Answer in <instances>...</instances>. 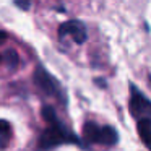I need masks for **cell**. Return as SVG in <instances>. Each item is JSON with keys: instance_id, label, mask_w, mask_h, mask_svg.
Segmentation results:
<instances>
[{"instance_id": "obj_5", "label": "cell", "mask_w": 151, "mask_h": 151, "mask_svg": "<svg viewBox=\"0 0 151 151\" xmlns=\"http://www.w3.org/2000/svg\"><path fill=\"white\" fill-rule=\"evenodd\" d=\"M65 36H70L76 44H83L88 39V33H86V26L80 20H68L65 23L60 24L59 28V37L63 39Z\"/></svg>"}, {"instance_id": "obj_2", "label": "cell", "mask_w": 151, "mask_h": 151, "mask_svg": "<svg viewBox=\"0 0 151 151\" xmlns=\"http://www.w3.org/2000/svg\"><path fill=\"white\" fill-rule=\"evenodd\" d=\"M83 135L89 143H98V145H106V146H112L119 141V133L114 127L111 125H98L96 122H86L83 127Z\"/></svg>"}, {"instance_id": "obj_6", "label": "cell", "mask_w": 151, "mask_h": 151, "mask_svg": "<svg viewBox=\"0 0 151 151\" xmlns=\"http://www.w3.org/2000/svg\"><path fill=\"white\" fill-rule=\"evenodd\" d=\"M138 133L140 138L148 148L151 145V119H140L138 120Z\"/></svg>"}, {"instance_id": "obj_3", "label": "cell", "mask_w": 151, "mask_h": 151, "mask_svg": "<svg viewBox=\"0 0 151 151\" xmlns=\"http://www.w3.org/2000/svg\"><path fill=\"white\" fill-rule=\"evenodd\" d=\"M34 83L36 86L47 96H57V98L62 99V102H65V98H63V91L60 88L59 81L47 72L44 67H37L36 72H34Z\"/></svg>"}, {"instance_id": "obj_13", "label": "cell", "mask_w": 151, "mask_h": 151, "mask_svg": "<svg viewBox=\"0 0 151 151\" xmlns=\"http://www.w3.org/2000/svg\"><path fill=\"white\" fill-rule=\"evenodd\" d=\"M150 150H151V145H150Z\"/></svg>"}, {"instance_id": "obj_1", "label": "cell", "mask_w": 151, "mask_h": 151, "mask_svg": "<svg viewBox=\"0 0 151 151\" xmlns=\"http://www.w3.org/2000/svg\"><path fill=\"white\" fill-rule=\"evenodd\" d=\"M62 143H78V138L68 132V128L62 124V122H57L54 125H49L46 130L41 133L39 141H37V146L41 150H52V148L59 146Z\"/></svg>"}, {"instance_id": "obj_12", "label": "cell", "mask_w": 151, "mask_h": 151, "mask_svg": "<svg viewBox=\"0 0 151 151\" xmlns=\"http://www.w3.org/2000/svg\"><path fill=\"white\" fill-rule=\"evenodd\" d=\"M0 62H2V57H0Z\"/></svg>"}, {"instance_id": "obj_4", "label": "cell", "mask_w": 151, "mask_h": 151, "mask_svg": "<svg viewBox=\"0 0 151 151\" xmlns=\"http://www.w3.org/2000/svg\"><path fill=\"white\" fill-rule=\"evenodd\" d=\"M130 102H128V107H130V114L133 117L140 119H151V101L140 91L138 88H135L133 85L130 86Z\"/></svg>"}, {"instance_id": "obj_9", "label": "cell", "mask_w": 151, "mask_h": 151, "mask_svg": "<svg viewBox=\"0 0 151 151\" xmlns=\"http://www.w3.org/2000/svg\"><path fill=\"white\" fill-rule=\"evenodd\" d=\"M0 135H2V137H10L12 135V127H10V124H8L7 120H4V119H0Z\"/></svg>"}, {"instance_id": "obj_8", "label": "cell", "mask_w": 151, "mask_h": 151, "mask_svg": "<svg viewBox=\"0 0 151 151\" xmlns=\"http://www.w3.org/2000/svg\"><path fill=\"white\" fill-rule=\"evenodd\" d=\"M42 117H44V120H46L49 125H54V124L59 122L57 112H55V109H54L52 106H44L42 107Z\"/></svg>"}, {"instance_id": "obj_11", "label": "cell", "mask_w": 151, "mask_h": 151, "mask_svg": "<svg viewBox=\"0 0 151 151\" xmlns=\"http://www.w3.org/2000/svg\"><path fill=\"white\" fill-rule=\"evenodd\" d=\"M5 39H7V33H5V31H2V29H0V44L4 42Z\"/></svg>"}, {"instance_id": "obj_10", "label": "cell", "mask_w": 151, "mask_h": 151, "mask_svg": "<svg viewBox=\"0 0 151 151\" xmlns=\"http://www.w3.org/2000/svg\"><path fill=\"white\" fill-rule=\"evenodd\" d=\"M15 4H17L20 8H23V10H28V8H29V5H28L26 0H15Z\"/></svg>"}, {"instance_id": "obj_7", "label": "cell", "mask_w": 151, "mask_h": 151, "mask_svg": "<svg viewBox=\"0 0 151 151\" xmlns=\"http://www.w3.org/2000/svg\"><path fill=\"white\" fill-rule=\"evenodd\" d=\"M2 59H4V62L8 65V68H10V70H15V68L18 67V63H20V59H18V54L15 52L13 49H8L7 52L4 54V57H2Z\"/></svg>"}]
</instances>
